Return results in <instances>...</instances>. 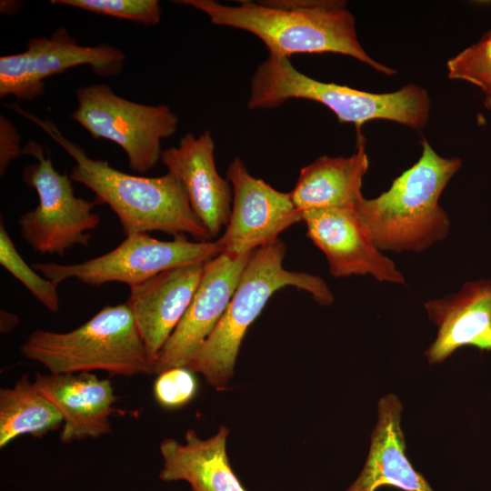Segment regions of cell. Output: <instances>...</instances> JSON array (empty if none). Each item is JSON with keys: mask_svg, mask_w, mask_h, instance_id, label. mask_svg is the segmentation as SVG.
I'll return each instance as SVG.
<instances>
[{"mask_svg": "<svg viewBox=\"0 0 491 491\" xmlns=\"http://www.w3.org/2000/svg\"><path fill=\"white\" fill-rule=\"evenodd\" d=\"M175 3L204 12L215 25L247 31L267 47L269 56L335 53L350 56L387 76L396 71L372 58L360 44L356 19L345 1H239L226 5L213 0Z\"/></svg>", "mask_w": 491, "mask_h": 491, "instance_id": "1", "label": "cell"}, {"mask_svg": "<svg viewBox=\"0 0 491 491\" xmlns=\"http://www.w3.org/2000/svg\"><path fill=\"white\" fill-rule=\"evenodd\" d=\"M10 108L38 125L74 158L71 179L91 189L98 204L111 208L125 236L157 231L209 241L206 229L194 213L176 176L167 172L162 176L145 177L119 171L106 161L89 157L83 147L66 139L52 121L40 120L15 105Z\"/></svg>", "mask_w": 491, "mask_h": 491, "instance_id": "2", "label": "cell"}, {"mask_svg": "<svg viewBox=\"0 0 491 491\" xmlns=\"http://www.w3.org/2000/svg\"><path fill=\"white\" fill-rule=\"evenodd\" d=\"M421 146L418 160L387 190L374 198L363 197L355 206L381 251L420 253L450 232V218L439 199L462 160L440 155L425 138Z\"/></svg>", "mask_w": 491, "mask_h": 491, "instance_id": "3", "label": "cell"}, {"mask_svg": "<svg viewBox=\"0 0 491 491\" xmlns=\"http://www.w3.org/2000/svg\"><path fill=\"white\" fill-rule=\"evenodd\" d=\"M293 98L322 104L339 122L355 125L356 135L362 134V125L373 120L420 130L428 123L431 111L428 92L416 84L393 92L371 93L316 80L296 69L288 58L268 55L251 77L247 107L270 109Z\"/></svg>", "mask_w": 491, "mask_h": 491, "instance_id": "4", "label": "cell"}, {"mask_svg": "<svg viewBox=\"0 0 491 491\" xmlns=\"http://www.w3.org/2000/svg\"><path fill=\"white\" fill-rule=\"evenodd\" d=\"M286 251L285 244L276 239L252 252L224 315L187 365L216 389L227 386L248 327L277 290L292 286L308 292L321 305L334 302L324 279L284 267Z\"/></svg>", "mask_w": 491, "mask_h": 491, "instance_id": "5", "label": "cell"}, {"mask_svg": "<svg viewBox=\"0 0 491 491\" xmlns=\"http://www.w3.org/2000/svg\"><path fill=\"white\" fill-rule=\"evenodd\" d=\"M21 354L51 374L91 373L134 376L153 373L142 338L126 304L105 306L68 332L33 331Z\"/></svg>", "mask_w": 491, "mask_h": 491, "instance_id": "6", "label": "cell"}, {"mask_svg": "<svg viewBox=\"0 0 491 491\" xmlns=\"http://www.w3.org/2000/svg\"><path fill=\"white\" fill-rule=\"evenodd\" d=\"M23 154L37 159L24 169L23 179L39 199L34 209L18 219L24 241L41 255L63 256L75 246H87L92 238L89 231L101 222L94 212L98 203L75 196L70 175L54 167L50 155H45L38 143L28 142Z\"/></svg>", "mask_w": 491, "mask_h": 491, "instance_id": "7", "label": "cell"}, {"mask_svg": "<svg viewBox=\"0 0 491 491\" xmlns=\"http://www.w3.org/2000/svg\"><path fill=\"white\" fill-rule=\"evenodd\" d=\"M71 117L95 138L110 140L125 152L132 171L145 174L161 160V141L177 129L178 116L165 104L148 105L95 84L76 90Z\"/></svg>", "mask_w": 491, "mask_h": 491, "instance_id": "8", "label": "cell"}, {"mask_svg": "<svg viewBox=\"0 0 491 491\" xmlns=\"http://www.w3.org/2000/svg\"><path fill=\"white\" fill-rule=\"evenodd\" d=\"M224 251L223 241H190L185 235L163 241L147 233L126 236L113 250L82 263H35L32 266L55 285L75 278L91 286L118 282L136 286L164 271L205 263Z\"/></svg>", "mask_w": 491, "mask_h": 491, "instance_id": "9", "label": "cell"}, {"mask_svg": "<svg viewBox=\"0 0 491 491\" xmlns=\"http://www.w3.org/2000/svg\"><path fill=\"white\" fill-rule=\"evenodd\" d=\"M226 178L232 185L233 203L225 231L221 236L224 253L240 256L276 239L303 213L290 193L280 192L252 175L236 156L228 165Z\"/></svg>", "mask_w": 491, "mask_h": 491, "instance_id": "10", "label": "cell"}, {"mask_svg": "<svg viewBox=\"0 0 491 491\" xmlns=\"http://www.w3.org/2000/svg\"><path fill=\"white\" fill-rule=\"evenodd\" d=\"M302 221L334 277L371 276L378 282L406 285L405 276L376 246L355 207L305 211Z\"/></svg>", "mask_w": 491, "mask_h": 491, "instance_id": "11", "label": "cell"}, {"mask_svg": "<svg viewBox=\"0 0 491 491\" xmlns=\"http://www.w3.org/2000/svg\"><path fill=\"white\" fill-rule=\"evenodd\" d=\"M251 254L232 256L222 252L205 263L193 299L163 346L154 374L187 366L224 315Z\"/></svg>", "mask_w": 491, "mask_h": 491, "instance_id": "12", "label": "cell"}, {"mask_svg": "<svg viewBox=\"0 0 491 491\" xmlns=\"http://www.w3.org/2000/svg\"><path fill=\"white\" fill-rule=\"evenodd\" d=\"M160 161L181 181L194 213L209 237H215L228 224L233 189L216 169L211 133L206 130L197 137L185 134L177 146L163 150Z\"/></svg>", "mask_w": 491, "mask_h": 491, "instance_id": "13", "label": "cell"}, {"mask_svg": "<svg viewBox=\"0 0 491 491\" xmlns=\"http://www.w3.org/2000/svg\"><path fill=\"white\" fill-rule=\"evenodd\" d=\"M204 265L198 263L172 268L130 287L125 304L153 368L193 299Z\"/></svg>", "mask_w": 491, "mask_h": 491, "instance_id": "14", "label": "cell"}, {"mask_svg": "<svg viewBox=\"0 0 491 491\" xmlns=\"http://www.w3.org/2000/svg\"><path fill=\"white\" fill-rule=\"evenodd\" d=\"M436 336L425 352L439 364L463 346L491 351V279L466 281L456 292L425 303Z\"/></svg>", "mask_w": 491, "mask_h": 491, "instance_id": "15", "label": "cell"}, {"mask_svg": "<svg viewBox=\"0 0 491 491\" xmlns=\"http://www.w3.org/2000/svg\"><path fill=\"white\" fill-rule=\"evenodd\" d=\"M37 389L63 416L60 440L71 443L111 432L110 416L117 397L108 379L93 373L37 374Z\"/></svg>", "mask_w": 491, "mask_h": 491, "instance_id": "16", "label": "cell"}, {"mask_svg": "<svg viewBox=\"0 0 491 491\" xmlns=\"http://www.w3.org/2000/svg\"><path fill=\"white\" fill-rule=\"evenodd\" d=\"M402 408L396 395L388 394L379 400L377 421L365 466L346 491H376L382 486L403 491H434L406 455Z\"/></svg>", "mask_w": 491, "mask_h": 491, "instance_id": "17", "label": "cell"}, {"mask_svg": "<svg viewBox=\"0 0 491 491\" xmlns=\"http://www.w3.org/2000/svg\"><path fill=\"white\" fill-rule=\"evenodd\" d=\"M228 429L221 427L208 439H201L193 429L185 443L166 438L160 444L163 481H186L192 491H246L235 475L226 455Z\"/></svg>", "mask_w": 491, "mask_h": 491, "instance_id": "18", "label": "cell"}, {"mask_svg": "<svg viewBox=\"0 0 491 491\" xmlns=\"http://www.w3.org/2000/svg\"><path fill=\"white\" fill-rule=\"evenodd\" d=\"M356 150L351 155H322L300 170L290 195L302 213L355 207L364 197L363 178L369 168V159L362 134L356 135Z\"/></svg>", "mask_w": 491, "mask_h": 491, "instance_id": "19", "label": "cell"}, {"mask_svg": "<svg viewBox=\"0 0 491 491\" xmlns=\"http://www.w3.org/2000/svg\"><path fill=\"white\" fill-rule=\"evenodd\" d=\"M24 52L27 70L34 85L45 91L44 80L72 67L88 65L102 77L117 75L123 67L125 54L109 45L83 46L65 27L56 29L49 38H31Z\"/></svg>", "mask_w": 491, "mask_h": 491, "instance_id": "20", "label": "cell"}, {"mask_svg": "<svg viewBox=\"0 0 491 491\" xmlns=\"http://www.w3.org/2000/svg\"><path fill=\"white\" fill-rule=\"evenodd\" d=\"M63 422L59 410L28 375H23L12 387L0 390L1 448L24 435L44 436L63 426Z\"/></svg>", "mask_w": 491, "mask_h": 491, "instance_id": "21", "label": "cell"}, {"mask_svg": "<svg viewBox=\"0 0 491 491\" xmlns=\"http://www.w3.org/2000/svg\"><path fill=\"white\" fill-rule=\"evenodd\" d=\"M447 76L469 83L484 94L485 107L491 112V30L446 63Z\"/></svg>", "mask_w": 491, "mask_h": 491, "instance_id": "22", "label": "cell"}, {"mask_svg": "<svg viewBox=\"0 0 491 491\" xmlns=\"http://www.w3.org/2000/svg\"><path fill=\"white\" fill-rule=\"evenodd\" d=\"M0 264L47 310L52 313L59 310L57 285L38 275L32 266L26 264L7 233L3 220L0 223Z\"/></svg>", "mask_w": 491, "mask_h": 491, "instance_id": "23", "label": "cell"}, {"mask_svg": "<svg viewBox=\"0 0 491 491\" xmlns=\"http://www.w3.org/2000/svg\"><path fill=\"white\" fill-rule=\"evenodd\" d=\"M51 3L131 20L145 25H156L162 14L157 0H52Z\"/></svg>", "mask_w": 491, "mask_h": 491, "instance_id": "24", "label": "cell"}, {"mask_svg": "<svg viewBox=\"0 0 491 491\" xmlns=\"http://www.w3.org/2000/svg\"><path fill=\"white\" fill-rule=\"evenodd\" d=\"M154 384L156 402L168 409L188 404L197 392V380L186 366L174 367L157 375Z\"/></svg>", "mask_w": 491, "mask_h": 491, "instance_id": "25", "label": "cell"}, {"mask_svg": "<svg viewBox=\"0 0 491 491\" xmlns=\"http://www.w3.org/2000/svg\"><path fill=\"white\" fill-rule=\"evenodd\" d=\"M23 154L20 136L15 126L4 115L0 117V174L3 175L10 162Z\"/></svg>", "mask_w": 491, "mask_h": 491, "instance_id": "26", "label": "cell"}, {"mask_svg": "<svg viewBox=\"0 0 491 491\" xmlns=\"http://www.w3.org/2000/svg\"><path fill=\"white\" fill-rule=\"evenodd\" d=\"M18 323V317L5 309H1V333H7Z\"/></svg>", "mask_w": 491, "mask_h": 491, "instance_id": "27", "label": "cell"}]
</instances>
